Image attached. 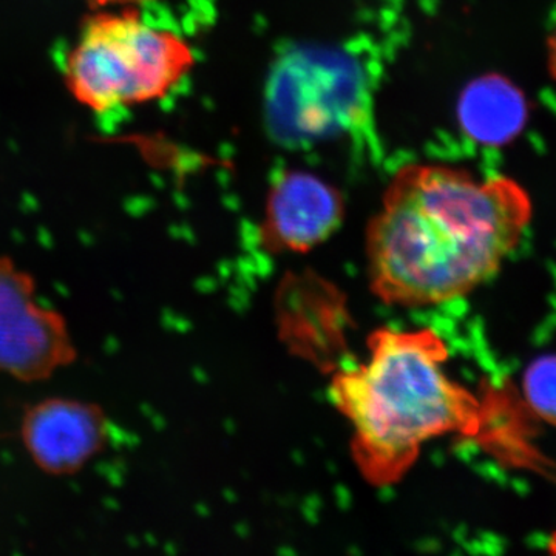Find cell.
I'll return each mask as SVG.
<instances>
[{
  "instance_id": "1",
  "label": "cell",
  "mask_w": 556,
  "mask_h": 556,
  "mask_svg": "<svg viewBox=\"0 0 556 556\" xmlns=\"http://www.w3.org/2000/svg\"><path fill=\"white\" fill-rule=\"evenodd\" d=\"M527 190L460 167H399L369 219V288L387 305L426 308L466 298L495 276L532 222Z\"/></svg>"
},
{
  "instance_id": "2",
  "label": "cell",
  "mask_w": 556,
  "mask_h": 556,
  "mask_svg": "<svg viewBox=\"0 0 556 556\" xmlns=\"http://www.w3.org/2000/svg\"><path fill=\"white\" fill-rule=\"evenodd\" d=\"M447 361L434 329L379 328L367 361L332 375L329 396L353 428L351 455L368 484H397L431 439L486 437L490 408L450 378Z\"/></svg>"
},
{
  "instance_id": "3",
  "label": "cell",
  "mask_w": 556,
  "mask_h": 556,
  "mask_svg": "<svg viewBox=\"0 0 556 556\" xmlns=\"http://www.w3.org/2000/svg\"><path fill=\"white\" fill-rule=\"evenodd\" d=\"M195 65L189 40L149 24L139 9L93 10L65 54L62 78L84 109L109 113L163 101Z\"/></svg>"
},
{
  "instance_id": "4",
  "label": "cell",
  "mask_w": 556,
  "mask_h": 556,
  "mask_svg": "<svg viewBox=\"0 0 556 556\" xmlns=\"http://www.w3.org/2000/svg\"><path fill=\"white\" fill-rule=\"evenodd\" d=\"M75 361L64 317L39 302L30 274L0 257V372L36 382Z\"/></svg>"
},
{
  "instance_id": "5",
  "label": "cell",
  "mask_w": 556,
  "mask_h": 556,
  "mask_svg": "<svg viewBox=\"0 0 556 556\" xmlns=\"http://www.w3.org/2000/svg\"><path fill=\"white\" fill-rule=\"evenodd\" d=\"M345 199L328 181L303 170L274 179L260 225V244L269 254H306L343 225Z\"/></svg>"
},
{
  "instance_id": "6",
  "label": "cell",
  "mask_w": 556,
  "mask_h": 556,
  "mask_svg": "<svg viewBox=\"0 0 556 556\" xmlns=\"http://www.w3.org/2000/svg\"><path fill=\"white\" fill-rule=\"evenodd\" d=\"M110 420L100 405L75 397H47L21 420L25 452L51 477L78 473L108 445Z\"/></svg>"
},
{
  "instance_id": "7",
  "label": "cell",
  "mask_w": 556,
  "mask_h": 556,
  "mask_svg": "<svg viewBox=\"0 0 556 556\" xmlns=\"http://www.w3.org/2000/svg\"><path fill=\"white\" fill-rule=\"evenodd\" d=\"M459 123L479 144L503 146L525 129L529 109L522 91L501 75L481 76L460 94Z\"/></svg>"
},
{
  "instance_id": "8",
  "label": "cell",
  "mask_w": 556,
  "mask_h": 556,
  "mask_svg": "<svg viewBox=\"0 0 556 556\" xmlns=\"http://www.w3.org/2000/svg\"><path fill=\"white\" fill-rule=\"evenodd\" d=\"M522 390L529 407L556 427V354L538 357L527 367Z\"/></svg>"
},
{
  "instance_id": "9",
  "label": "cell",
  "mask_w": 556,
  "mask_h": 556,
  "mask_svg": "<svg viewBox=\"0 0 556 556\" xmlns=\"http://www.w3.org/2000/svg\"><path fill=\"white\" fill-rule=\"evenodd\" d=\"M90 11L109 9H139L144 3L156 2V0H83Z\"/></svg>"
},
{
  "instance_id": "10",
  "label": "cell",
  "mask_w": 556,
  "mask_h": 556,
  "mask_svg": "<svg viewBox=\"0 0 556 556\" xmlns=\"http://www.w3.org/2000/svg\"><path fill=\"white\" fill-rule=\"evenodd\" d=\"M547 65L552 78L556 80V28L547 43Z\"/></svg>"
},
{
  "instance_id": "11",
  "label": "cell",
  "mask_w": 556,
  "mask_h": 556,
  "mask_svg": "<svg viewBox=\"0 0 556 556\" xmlns=\"http://www.w3.org/2000/svg\"><path fill=\"white\" fill-rule=\"evenodd\" d=\"M548 548H551V552H554V554H556V533L554 538H552L551 543H548Z\"/></svg>"
}]
</instances>
